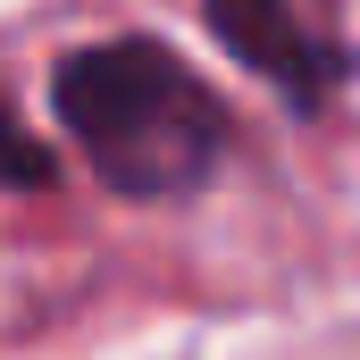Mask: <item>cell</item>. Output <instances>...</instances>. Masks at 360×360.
<instances>
[{"mask_svg":"<svg viewBox=\"0 0 360 360\" xmlns=\"http://www.w3.org/2000/svg\"><path fill=\"white\" fill-rule=\"evenodd\" d=\"M51 109L76 134L84 168L126 201H184L218 176L226 160V101L184 68L168 42L151 34H117L84 42L59 59Z\"/></svg>","mask_w":360,"mask_h":360,"instance_id":"6da1fadb","label":"cell"},{"mask_svg":"<svg viewBox=\"0 0 360 360\" xmlns=\"http://www.w3.org/2000/svg\"><path fill=\"white\" fill-rule=\"evenodd\" d=\"M59 176V160L8 117V101H0V193H42V184Z\"/></svg>","mask_w":360,"mask_h":360,"instance_id":"3957f363","label":"cell"},{"mask_svg":"<svg viewBox=\"0 0 360 360\" xmlns=\"http://www.w3.org/2000/svg\"><path fill=\"white\" fill-rule=\"evenodd\" d=\"M201 17H210V34H218L252 76H269L285 101H327V92L344 84V51H335L327 34H310L293 0H201Z\"/></svg>","mask_w":360,"mask_h":360,"instance_id":"7a4b0ae2","label":"cell"}]
</instances>
